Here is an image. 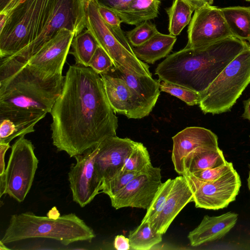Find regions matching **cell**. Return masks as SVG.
<instances>
[{
    "label": "cell",
    "instance_id": "cell-1",
    "mask_svg": "<svg viewBox=\"0 0 250 250\" xmlns=\"http://www.w3.org/2000/svg\"><path fill=\"white\" fill-rule=\"evenodd\" d=\"M50 113L53 145L70 157L116 136L118 118L101 77L89 66H69L62 92Z\"/></svg>",
    "mask_w": 250,
    "mask_h": 250
},
{
    "label": "cell",
    "instance_id": "cell-2",
    "mask_svg": "<svg viewBox=\"0 0 250 250\" xmlns=\"http://www.w3.org/2000/svg\"><path fill=\"white\" fill-rule=\"evenodd\" d=\"M62 74H49L27 62L0 59V119L40 121L50 113L63 85Z\"/></svg>",
    "mask_w": 250,
    "mask_h": 250
},
{
    "label": "cell",
    "instance_id": "cell-3",
    "mask_svg": "<svg viewBox=\"0 0 250 250\" xmlns=\"http://www.w3.org/2000/svg\"><path fill=\"white\" fill-rule=\"evenodd\" d=\"M249 43L233 36L198 47H184L168 56L157 66L160 81L199 93L204 91Z\"/></svg>",
    "mask_w": 250,
    "mask_h": 250
},
{
    "label": "cell",
    "instance_id": "cell-4",
    "mask_svg": "<svg viewBox=\"0 0 250 250\" xmlns=\"http://www.w3.org/2000/svg\"><path fill=\"white\" fill-rule=\"evenodd\" d=\"M95 237L93 229L75 213L52 218L28 211L11 216L0 241L5 244L29 238H45L68 245L78 241L90 242Z\"/></svg>",
    "mask_w": 250,
    "mask_h": 250
},
{
    "label": "cell",
    "instance_id": "cell-5",
    "mask_svg": "<svg viewBox=\"0 0 250 250\" xmlns=\"http://www.w3.org/2000/svg\"><path fill=\"white\" fill-rule=\"evenodd\" d=\"M56 0H24L0 29V59L12 56L41 33Z\"/></svg>",
    "mask_w": 250,
    "mask_h": 250
},
{
    "label": "cell",
    "instance_id": "cell-6",
    "mask_svg": "<svg viewBox=\"0 0 250 250\" xmlns=\"http://www.w3.org/2000/svg\"><path fill=\"white\" fill-rule=\"evenodd\" d=\"M250 83V45L236 56L200 94L199 106L205 114L228 112Z\"/></svg>",
    "mask_w": 250,
    "mask_h": 250
},
{
    "label": "cell",
    "instance_id": "cell-7",
    "mask_svg": "<svg viewBox=\"0 0 250 250\" xmlns=\"http://www.w3.org/2000/svg\"><path fill=\"white\" fill-rule=\"evenodd\" d=\"M35 147L29 140L21 136L12 146L7 167L0 176V196L8 194L22 202L29 192L38 168L39 160Z\"/></svg>",
    "mask_w": 250,
    "mask_h": 250
},
{
    "label": "cell",
    "instance_id": "cell-8",
    "mask_svg": "<svg viewBox=\"0 0 250 250\" xmlns=\"http://www.w3.org/2000/svg\"><path fill=\"white\" fill-rule=\"evenodd\" d=\"M85 0H56L52 12L41 33L32 42L9 57L26 62L59 30L65 28L76 35L86 28Z\"/></svg>",
    "mask_w": 250,
    "mask_h": 250
},
{
    "label": "cell",
    "instance_id": "cell-9",
    "mask_svg": "<svg viewBox=\"0 0 250 250\" xmlns=\"http://www.w3.org/2000/svg\"><path fill=\"white\" fill-rule=\"evenodd\" d=\"M86 28L110 57L115 67H124L136 75L152 77L149 66L139 59L133 50L125 47L106 25L95 0L86 1Z\"/></svg>",
    "mask_w": 250,
    "mask_h": 250
},
{
    "label": "cell",
    "instance_id": "cell-10",
    "mask_svg": "<svg viewBox=\"0 0 250 250\" xmlns=\"http://www.w3.org/2000/svg\"><path fill=\"white\" fill-rule=\"evenodd\" d=\"M182 175L192 190L193 201L197 208L217 210L227 207L235 200L241 186L240 176L234 168L209 182L202 181L189 172Z\"/></svg>",
    "mask_w": 250,
    "mask_h": 250
},
{
    "label": "cell",
    "instance_id": "cell-11",
    "mask_svg": "<svg viewBox=\"0 0 250 250\" xmlns=\"http://www.w3.org/2000/svg\"><path fill=\"white\" fill-rule=\"evenodd\" d=\"M98 145L74 157L76 163L68 172L73 200L83 208L90 203L102 191L103 181L95 167Z\"/></svg>",
    "mask_w": 250,
    "mask_h": 250
},
{
    "label": "cell",
    "instance_id": "cell-12",
    "mask_svg": "<svg viewBox=\"0 0 250 250\" xmlns=\"http://www.w3.org/2000/svg\"><path fill=\"white\" fill-rule=\"evenodd\" d=\"M187 33V47L205 46L233 36L220 8L209 4L194 11Z\"/></svg>",
    "mask_w": 250,
    "mask_h": 250
},
{
    "label": "cell",
    "instance_id": "cell-13",
    "mask_svg": "<svg viewBox=\"0 0 250 250\" xmlns=\"http://www.w3.org/2000/svg\"><path fill=\"white\" fill-rule=\"evenodd\" d=\"M161 172L159 167H152L140 173L110 198L112 206L116 209L125 207L147 209L163 183Z\"/></svg>",
    "mask_w": 250,
    "mask_h": 250
},
{
    "label": "cell",
    "instance_id": "cell-14",
    "mask_svg": "<svg viewBox=\"0 0 250 250\" xmlns=\"http://www.w3.org/2000/svg\"><path fill=\"white\" fill-rule=\"evenodd\" d=\"M100 75L108 101L115 113L137 119L147 116L151 112L152 108L110 70Z\"/></svg>",
    "mask_w": 250,
    "mask_h": 250
},
{
    "label": "cell",
    "instance_id": "cell-15",
    "mask_svg": "<svg viewBox=\"0 0 250 250\" xmlns=\"http://www.w3.org/2000/svg\"><path fill=\"white\" fill-rule=\"evenodd\" d=\"M76 33L62 28L26 62L30 66L49 74H62Z\"/></svg>",
    "mask_w": 250,
    "mask_h": 250
},
{
    "label": "cell",
    "instance_id": "cell-16",
    "mask_svg": "<svg viewBox=\"0 0 250 250\" xmlns=\"http://www.w3.org/2000/svg\"><path fill=\"white\" fill-rule=\"evenodd\" d=\"M171 159L174 169L183 175V161L190 154L203 149L219 148L218 137L211 130L202 127H188L172 138Z\"/></svg>",
    "mask_w": 250,
    "mask_h": 250
},
{
    "label": "cell",
    "instance_id": "cell-17",
    "mask_svg": "<svg viewBox=\"0 0 250 250\" xmlns=\"http://www.w3.org/2000/svg\"><path fill=\"white\" fill-rule=\"evenodd\" d=\"M136 144L129 138L116 136L106 138L98 144L95 167L103 182L122 169L126 158Z\"/></svg>",
    "mask_w": 250,
    "mask_h": 250
},
{
    "label": "cell",
    "instance_id": "cell-18",
    "mask_svg": "<svg viewBox=\"0 0 250 250\" xmlns=\"http://www.w3.org/2000/svg\"><path fill=\"white\" fill-rule=\"evenodd\" d=\"M192 190L182 175L174 179L172 188L165 204L157 216L149 222L157 232L164 234L182 209L193 201Z\"/></svg>",
    "mask_w": 250,
    "mask_h": 250
},
{
    "label": "cell",
    "instance_id": "cell-19",
    "mask_svg": "<svg viewBox=\"0 0 250 250\" xmlns=\"http://www.w3.org/2000/svg\"><path fill=\"white\" fill-rule=\"evenodd\" d=\"M238 217V214L230 211L218 216H204L200 224L188 234L190 245L197 247L221 239L234 227Z\"/></svg>",
    "mask_w": 250,
    "mask_h": 250
},
{
    "label": "cell",
    "instance_id": "cell-20",
    "mask_svg": "<svg viewBox=\"0 0 250 250\" xmlns=\"http://www.w3.org/2000/svg\"><path fill=\"white\" fill-rule=\"evenodd\" d=\"M110 70L125 81L136 94L153 109L160 95L159 80H154L148 76L134 74L122 67L113 65Z\"/></svg>",
    "mask_w": 250,
    "mask_h": 250
},
{
    "label": "cell",
    "instance_id": "cell-21",
    "mask_svg": "<svg viewBox=\"0 0 250 250\" xmlns=\"http://www.w3.org/2000/svg\"><path fill=\"white\" fill-rule=\"evenodd\" d=\"M176 36L159 32L143 44L133 47L136 57L142 61L153 64L170 52L176 41Z\"/></svg>",
    "mask_w": 250,
    "mask_h": 250
},
{
    "label": "cell",
    "instance_id": "cell-22",
    "mask_svg": "<svg viewBox=\"0 0 250 250\" xmlns=\"http://www.w3.org/2000/svg\"><path fill=\"white\" fill-rule=\"evenodd\" d=\"M160 0H133L122 11L117 13L122 22L137 25L158 17Z\"/></svg>",
    "mask_w": 250,
    "mask_h": 250
},
{
    "label": "cell",
    "instance_id": "cell-23",
    "mask_svg": "<svg viewBox=\"0 0 250 250\" xmlns=\"http://www.w3.org/2000/svg\"><path fill=\"white\" fill-rule=\"evenodd\" d=\"M232 35L250 45V6L220 8Z\"/></svg>",
    "mask_w": 250,
    "mask_h": 250
},
{
    "label": "cell",
    "instance_id": "cell-24",
    "mask_svg": "<svg viewBox=\"0 0 250 250\" xmlns=\"http://www.w3.org/2000/svg\"><path fill=\"white\" fill-rule=\"evenodd\" d=\"M227 162L223 151L219 148L201 149L190 154L184 158L183 161L184 173H192L217 167Z\"/></svg>",
    "mask_w": 250,
    "mask_h": 250
},
{
    "label": "cell",
    "instance_id": "cell-25",
    "mask_svg": "<svg viewBox=\"0 0 250 250\" xmlns=\"http://www.w3.org/2000/svg\"><path fill=\"white\" fill-rule=\"evenodd\" d=\"M99 46L91 33L86 29L73 38L70 53L75 60L76 64L89 66V63Z\"/></svg>",
    "mask_w": 250,
    "mask_h": 250
},
{
    "label": "cell",
    "instance_id": "cell-26",
    "mask_svg": "<svg viewBox=\"0 0 250 250\" xmlns=\"http://www.w3.org/2000/svg\"><path fill=\"white\" fill-rule=\"evenodd\" d=\"M168 17L169 34L176 36L189 23L194 9L184 0H174L170 7L166 9Z\"/></svg>",
    "mask_w": 250,
    "mask_h": 250
},
{
    "label": "cell",
    "instance_id": "cell-27",
    "mask_svg": "<svg viewBox=\"0 0 250 250\" xmlns=\"http://www.w3.org/2000/svg\"><path fill=\"white\" fill-rule=\"evenodd\" d=\"M162 235L155 231L148 222H145L130 230L128 238L132 249L148 250L161 242Z\"/></svg>",
    "mask_w": 250,
    "mask_h": 250
},
{
    "label": "cell",
    "instance_id": "cell-28",
    "mask_svg": "<svg viewBox=\"0 0 250 250\" xmlns=\"http://www.w3.org/2000/svg\"><path fill=\"white\" fill-rule=\"evenodd\" d=\"M37 120L0 119V143H8L17 137L35 131Z\"/></svg>",
    "mask_w": 250,
    "mask_h": 250
},
{
    "label": "cell",
    "instance_id": "cell-29",
    "mask_svg": "<svg viewBox=\"0 0 250 250\" xmlns=\"http://www.w3.org/2000/svg\"><path fill=\"white\" fill-rule=\"evenodd\" d=\"M152 166L148 151L141 143L137 142L132 151L126 158L122 169L128 171L144 172Z\"/></svg>",
    "mask_w": 250,
    "mask_h": 250
},
{
    "label": "cell",
    "instance_id": "cell-30",
    "mask_svg": "<svg viewBox=\"0 0 250 250\" xmlns=\"http://www.w3.org/2000/svg\"><path fill=\"white\" fill-rule=\"evenodd\" d=\"M98 5V12L104 22L114 35L127 48L133 50L125 34L121 29L122 22L116 12L106 7Z\"/></svg>",
    "mask_w": 250,
    "mask_h": 250
},
{
    "label": "cell",
    "instance_id": "cell-31",
    "mask_svg": "<svg viewBox=\"0 0 250 250\" xmlns=\"http://www.w3.org/2000/svg\"><path fill=\"white\" fill-rule=\"evenodd\" d=\"M173 182L174 179H168L162 183L150 206L147 209L141 223H149L157 216L165 204L172 188Z\"/></svg>",
    "mask_w": 250,
    "mask_h": 250
},
{
    "label": "cell",
    "instance_id": "cell-32",
    "mask_svg": "<svg viewBox=\"0 0 250 250\" xmlns=\"http://www.w3.org/2000/svg\"><path fill=\"white\" fill-rule=\"evenodd\" d=\"M156 25L150 21H144L133 29L125 33V36L133 47L140 46L158 33Z\"/></svg>",
    "mask_w": 250,
    "mask_h": 250
},
{
    "label": "cell",
    "instance_id": "cell-33",
    "mask_svg": "<svg viewBox=\"0 0 250 250\" xmlns=\"http://www.w3.org/2000/svg\"><path fill=\"white\" fill-rule=\"evenodd\" d=\"M140 173L141 172L128 171L122 169L112 177L103 182L101 192L111 198L122 189Z\"/></svg>",
    "mask_w": 250,
    "mask_h": 250
},
{
    "label": "cell",
    "instance_id": "cell-34",
    "mask_svg": "<svg viewBox=\"0 0 250 250\" xmlns=\"http://www.w3.org/2000/svg\"><path fill=\"white\" fill-rule=\"evenodd\" d=\"M160 89L161 91L178 98L188 105L192 106L199 103L200 93L185 87L164 81H160Z\"/></svg>",
    "mask_w": 250,
    "mask_h": 250
},
{
    "label": "cell",
    "instance_id": "cell-35",
    "mask_svg": "<svg viewBox=\"0 0 250 250\" xmlns=\"http://www.w3.org/2000/svg\"><path fill=\"white\" fill-rule=\"evenodd\" d=\"M113 65L110 57L99 45L89 63V67L100 75L109 71Z\"/></svg>",
    "mask_w": 250,
    "mask_h": 250
},
{
    "label": "cell",
    "instance_id": "cell-36",
    "mask_svg": "<svg viewBox=\"0 0 250 250\" xmlns=\"http://www.w3.org/2000/svg\"><path fill=\"white\" fill-rule=\"evenodd\" d=\"M234 169L231 162H227L221 166L198 171L191 174L197 179L205 182L212 181Z\"/></svg>",
    "mask_w": 250,
    "mask_h": 250
},
{
    "label": "cell",
    "instance_id": "cell-37",
    "mask_svg": "<svg viewBox=\"0 0 250 250\" xmlns=\"http://www.w3.org/2000/svg\"><path fill=\"white\" fill-rule=\"evenodd\" d=\"M133 0H95L98 5L108 8L117 13L122 11Z\"/></svg>",
    "mask_w": 250,
    "mask_h": 250
},
{
    "label": "cell",
    "instance_id": "cell-38",
    "mask_svg": "<svg viewBox=\"0 0 250 250\" xmlns=\"http://www.w3.org/2000/svg\"><path fill=\"white\" fill-rule=\"evenodd\" d=\"M114 247L117 250H128L130 248L128 238L123 235L115 236L113 243Z\"/></svg>",
    "mask_w": 250,
    "mask_h": 250
},
{
    "label": "cell",
    "instance_id": "cell-39",
    "mask_svg": "<svg viewBox=\"0 0 250 250\" xmlns=\"http://www.w3.org/2000/svg\"><path fill=\"white\" fill-rule=\"evenodd\" d=\"M8 143H0V176L2 175L5 170V155L6 151L10 148Z\"/></svg>",
    "mask_w": 250,
    "mask_h": 250
},
{
    "label": "cell",
    "instance_id": "cell-40",
    "mask_svg": "<svg viewBox=\"0 0 250 250\" xmlns=\"http://www.w3.org/2000/svg\"><path fill=\"white\" fill-rule=\"evenodd\" d=\"M188 3L194 11L207 4H212L214 0H184Z\"/></svg>",
    "mask_w": 250,
    "mask_h": 250
},
{
    "label": "cell",
    "instance_id": "cell-41",
    "mask_svg": "<svg viewBox=\"0 0 250 250\" xmlns=\"http://www.w3.org/2000/svg\"><path fill=\"white\" fill-rule=\"evenodd\" d=\"M244 111L242 117L250 122V98L243 101Z\"/></svg>",
    "mask_w": 250,
    "mask_h": 250
},
{
    "label": "cell",
    "instance_id": "cell-42",
    "mask_svg": "<svg viewBox=\"0 0 250 250\" xmlns=\"http://www.w3.org/2000/svg\"><path fill=\"white\" fill-rule=\"evenodd\" d=\"M12 0H0V10H2Z\"/></svg>",
    "mask_w": 250,
    "mask_h": 250
},
{
    "label": "cell",
    "instance_id": "cell-43",
    "mask_svg": "<svg viewBox=\"0 0 250 250\" xmlns=\"http://www.w3.org/2000/svg\"><path fill=\"white\" fill-rule=\"evenodd\" d=\"M10 250L8 247H7L5 244L2 243L1 241H0V250Z\"/></svg>",
    "mask_w": 250,
    "mask_h": 250
},
{
    "label": "cell",
    "instance_id": "cell-44",
    "mask_svg": "<svg viewBox=\"0 0 250 250\" xmlns=\"http://www.w3.org/2000/svg\"><path fill=\"white\" fill-rule=\"evenodd\" d=\"M247 182H248V188L250 190V171H249V176H248V179H247Z\"/></svg>",
    "mask_w": 250,
    "mask_h": 250
},
{
    "label": "cell",
    "instance_id": "cell-45",
    "mask_svg": "<svg viewBox=\"0 0 250 250\" xmlns=\"http://www.w3.org/2000/svg\"><path fill=\"white\" fill-rule=\"evenodd\" d=\"M247 1H249L250 2V0H246Z\"/></svg>",
    "mask_w": 250,
    "mask_h": 250
},
{
    "label": "cell",
    "instance_id": "cell-46",
    "mask_svg": "<svg viewBox=\"0 0 250 250\" xmlns=\"http://www.w3.org/2000/svg\"></svg>",
    "mask_w": 250,
    "mask_h": 250
},
{
    "label": "cell",
    "instance_id": "cell-47",
    "mask_svg": "<svg viewBox=\"0 0 250 250\" xmlns=\"http://www.w3.org/2000/svg\"></svg>",
    "mask_w": 250,
    "mask_h": 250
}]
</instances>
